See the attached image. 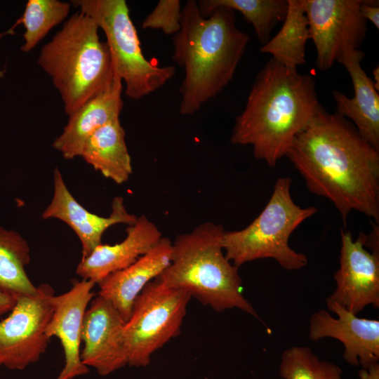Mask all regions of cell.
Instances as JSON below:
<instances>
[{
  "instance_id": "cell-13",
  "label": "cell",
  "mask_w": 379,
  "mask_h": 379,
  "mask_svg": "<svg viewBox=\"0 0 379 379\" xmlns=\"http://www.w3.org/2000/svg\"><path fill=\"white\" fill-rule=\"evenodd\" d=\"M126 321L107 299L98 295L91 301L82 324V362L107 376L128 365L123 338Z\"/></svg>"
},
{
  "instance_id": "cell-32",
  "label": "cell",
  "mask_w": 379,
  "mask_h": 379,
  "mask_svg": "<svg viewBox=\"0 0 379 379\" xmlns=\"http://www.w3.org/2000/svg\"><path fill=\"white\" fill-rule=\"evenodd\" d=\"M1 365H2V363H1V360L0 359V366H1Z\"/></svg>"
},
{
  "instance_id": "cell-10",
  "label": "cell",
  "mask_w": 379,
  "mask_h": 379,
  "mask_svg": "<svg viewBox=\"0 0 379 379\" xmlns=\"http://www.w3.org/2000/svg\"><path fill=\"white\" fill-rule=\"evenodd\" d=\"M363 0H303L310 39L317 51L316 65L330 69L345 51L359 49L367 32L361 14Z\"/></svg>"
},
{
  "instance_id": "cell-21",
  "label": "cell",
  "mask_w": 379,
  "mask_h": 379,
  "mask_svg": "<svg viewBox=\"0 0 379 379\" xmlns=\"http://www.w3.org/2000/svg\"><path fill=\"white\" fill-rule=\"evenodd\" d=\"M277 34L262 46L260 52L291 68L305 64V46L310 39L303 0H288V11Z\"/></svg>"
},
{
  "instance_id": "cell-4",
  "label": "cell",
  "mask_w": 379,
  "mask_h": 379,
  "mask_svg": "<svg viewBox=\"0 0 379 379\" xmlns=\"http://www.w3.org/2000/svg\"><path fill=\"white\" fill-rule=\"evenodd\" d=\"M222 225L204 222L172 241L168 267L156 279L165 286L188 293L216 312L237 308L259 318L243 294L238 268L225 257Z\"/></svg>"
},
{
  "instance_id": "cell-31",
  "label": "cell",
  "mask_w": 379,
  "mask_h": 379,
  "mask_svg": "<svg viewBox=\"0 0 379 379\" xmlns=\"http://www.w3.org/2000/svg\"><path fill=\"white\" fill-rule=\"evenodd\" d=\"M7 34L13 35V34H14V31L10 28L8 30H7V31H6L4 32H0V39H1L2 37H4V36H6ZM4 73H5L4 70H1L0 69V79L4 77Z\"/></svg>"
},
{
  "instance_id": "cell-18",
  "label": "cell",
  "mask_w": 379,
  "mask_h": 379,
  "mask_svg": "<svg viewBox=\"0 0 379 379\" xmlns=\"http://www.w3.org/2000/svg\"><path fill=\"white\" fill-rule=\"evenodd\" d=\"M127 235L120 243L100 244L87 257L81 258L76 270L82 278L97 284L107 275L134 263L151 250L162 238L157 225L146 216L138 217L128 227Z\"/></svg>"
},
{
  "instance_id": "cell-27",
  "label": "cell",
  "mask_w": 379,
  "mask_h": 379,
  "mask_svg": "<svg viewBox=\"0 0 379 379\" xmlns=\"http://www.w3.org/2000/svg\"><path fill=\"white\" fill-rule=\"evenodd\" d=\"M360 11L366 21H371L377 29L379 28L378 1L363 0Z\"/></svg>"
},
{
  "instance_id": "cell-29",
  "label": "cell",
  "mask_w": 379,
  "mask_h": 379,
  "mask_svg": "<svg viewBox=\"0 0 379 379\" xmlns=\"http://www.w3.org/2000/svg\"><path fill=\"white\" fill-rule=\"evenodd\" d=\"M358 379H379V363L371 365L367 369L361 368L358 373Z\"/></svg>"
},
{
  "instance_id": "cell-3",
  "label": "cell",
  "mask_w": 379,
  "mask_h": 379,
  "mask_svg": "<svg viewBox=\"0 0 379 379\" xmlns=\"http://www.w3.org/2000/svg\"><path fill=\"white\" fill-rule=\"evenodd\" d=\"M250 36L236 24V13L220 7L201 15L197 1L182 8L181 27L173 36V60L184 70L179 111L192 115L232 80Z\"/></svg>"
},
{
  "instance_id": "cell-23",
  "label": "cell",
  "mask_w": 379,
  "mask_h": 379,
  "mask_svg": "<svg viewBox=\"0 0 379 379\" xmlns=\"http://www.w3.org/2000/svg\"><path fill=\"white\" fill-rule=\"evenodd\" d=\"M197 4L205 18L220 7L240 13L262 45L270 40L274 27L284 20L288 11V0H200Z\"/></svg>"
},
{
  "instance_id": "cell-8",
  "label": "cell",
  "mask_w": 379,
  "mask_h": 379,
  "mask_svg": "<svg viewBox=\"0 0 379 379\" xmlns=\"http://www.w3.org/2000/svg\"><path fill=\"white\" fill-rule=\"evenodd\" d=\"M191 295L155 279L135 300L123 338L128 365L145 367L152 354L180 333Z\"/></svg>"
},
{
  "instance_id": "cell-30",
  "label": "cell",
  "mask_w": 379,
  "mask_h": 379,
  "mask_svg": "<svg viewBox=\"0 0 379 379\" xmlns=\"http://www.w3.org/2000/svg\"><path fill=\"white\" fill-rule=\"evenodd\" d=\"M373 78H374L373 83H374V85H375V87L376 90L378 91V88H378L379 87V78H378L379 69H378V66H377L373 69Z\"/></svg>"
},
{
  "instance_id": "cell-14",
  "label": "cell",
  "mask_w": 379,
  "mask_h": 379,
  "mask_svg": "<svg viewBox=\"0 0 379 379\" xmlns=\"http://www.w3.org/2000/svg\"><path fill=\"white\" fill-rule=\"evenodd\" d=\"M53 195L42 213L43 219L57 218L67 224L79 237L82 258L89 255L102 244L104 232L116 224L133 225L138 217L129 213L124 198L117 196L112 202V212L107 217L95 215L84 208L67 189L58 168L53 171Z\"/></svg>"
},
{
  "instance_id": "cell-9",
  "label": "cell",
  "mask_w": 379,
  "mask_h": 379,
  "mask_svg": "<svg viewBox=\"0 0 379 379\" xmlns=\"http://www.w3.org/2000/svg\"><path fill=\"white\" fill-rule=\"evenodd\" d=\"M54 290L48 284L30 295L16 299L9 315L0 321V359L11 370H22L39 360L51 338L47 328L53 314Z\"/></svg>"
},
{
  "instance_id": "cell-22",
  "label": "cell",
  "mask_w": 379,
  "mask_h": 379,
  "mask_svg": "<svg viewBox=\"0 0 379 379\" xmlns=\"http://www.w3.org/2000/svg\"><path fill=\"white\" fill-rule=\"evenodd\" d=\"M30 262V248L17 232L0 225V291L17 299L37 291L25 267Z\"/></svg>"
},
{
  "instance_id": "cell-6",
  "label": "cell",
  "mask_w": 379,
  "mask_h": 379,
  "mask_svg": "<svg viewBox=\"0 0 379 379\" xmlns=\"http://www.w3.org/2000/svg\"><path fill=\"white\" fill-rule=\"evenodd\" d=\"M291 185L290 177L278 178L260 215L242 230L225 232L223 251L234 265L239 267L264 258H272L282 268L291 271L307 265V256L291 248L288 239L302 222L317 212V208L297 205L291 195Z\"/></svg>"
},
{
  "instance_id": "cell-1",
  "label": "cell",
  "mask_w": 379,
  "mask_h": 379,
  "mask_svg": "<svg viewBox=\"0 0 379 379\" xmlns=\"http://www.w3.org/2000/svg\"><path fill=\"white\" fill-rule=\"evenodd\" d=\"M312 193L331 201L345 225L354 210L379 222V149L352 123L320 104L286 156Z\"/></svg>"
},
{
  "instance_id": "cell-24",
  "label": "cell",
  "mask_w": 379,
  "mask_h": 379,
  "mask_svg": "<svg viewBox=\"0 0 379 379\" xmlns=\"http://www.w3.org/2000/svg\"><path fill=\"white\" fill-rule=\"evenodd\" d=\"M70 4L59 0H29L22 15L11 27L22 24L24 43L20 50L29 52L69 15Z\"/></svg>"
},
{
  "instance_id": "cell-20",
  "label": "cell",
  "mask_w": 379,
  "mask_h": 379,
  "mask_svg": "<svg viewBox=\"0 0 379 379\" xmlns=\"http://www.w3.org/2000/svg\"><path fill=\"white\" fill-rule=\"evenodd\" d=\"M80 157L115 183L126 182L133 170L119 118L97 129L85 142Z\"/></svg>"
},
{
  "instance_id": "cell-2",
  "label": "cell",
  "mask_w": 379,
  "mask_h": 379,
  "mask_svg": "<svg viewBox=\"0 0 379 379\" xmlns=\"http://www.w3.org/2000/svg\"><path fill=\"white\" fill-rule=\"evenodd\" d=\"M319 105L312 77L272 58L258 72L236 117L231 142L251 145L255 158L274 167Z\"/></svg>"
},
{
  "instance_id": "cell-12",
  "label": "cell",
  "mask_w": 379,
  "mask_h": 379,
  "mask_svg": "<svg viewBox=\"0 0 379 379\" xmlns=\"http://www.w3.org/2000/svg\"><path fill=\"white\" fill-rule=\"evenodd\" d=\"M328 311L321 310L312 314L309 322V338L317 341L324 338H335L344 346L343 357L352 366L367 369L379 361V321L357 317L330 298Z\"/></svg>"
},
{
  "instance_id": "cell-11",
  "label": "cell",
  "mask_w": 379,
  "mask_h": 379,
  "mask_svg": "<svg viewBox=\"0 0 379 379\" xmlns=\"http://www.w3.org/2000/svg\"><path fill=\"white\" fill-rule=\"evenodd\" d=\"M340 267L335 289L328 298L357 314L368 305L379 307V254L368 251L361 239L340 230Z\"/></svg>"
},
{
  "instance_id": "cell-25",
  "label": "cell",
  "mask_w": 379,
  "mask_h": 379,
  "mask_svg": "<svg viewBox=\"0 0 379 379\" xmlns=\"http://www.w3.org/2000/svg\"><path fill=\"white\" fill-rule=\"evenodd\" d=\"M336 364L320 359L306 346H293L281 356L279 375L284 379H343Z\"/></svg>"
},
{
  "instance_id": "cell-17",
  "label": "cell",
  "mask_w": 379,
  "mask_h": 379,
  "mask_svg": "<svg viewBox=\"0 0 379 379\" xmlns=\"http://www.w3.org/2000/svg\"><path fill=\"white\" fill-rule=\"evenodd\" d=\"M172 241L162 237L159 243L130 266L113 272L97 284L98 295L109 300L125 321L130 318L138 295L170 265Z\"/></svg>"
},
{
  "instance_id": "cell-16",
  "label": "cell",
  "mask_w": 379,
  "mask_h": 379,
  "mask_svg": "<svg viewBox=\"0 0 379 379\" xmlns=\"http://www.w3.org/2000/svg\"><path fill=\"white\" fill-rule=\"evenodd\" d=\"M364 53L360 49L344 51L337 61L347 69L352 79L354 95L349 98L333 91L336 112L350 121L360 135L379 149V95L373 80L363 69Z\"/></svg>"
},
{
  "instance_id": "cell-7",
  "label": "cell",
  "mask_w": 379,
  "mask_h": 379,
  "mask_svg": "<svg viewBox=\"0 0 379 379\" xmlns=\"http://www.w3.org/2000/svg\"><path fill=\"white\" fill-rule=\"evenodd\" d=\"M106 36L115 75L125 83V94L139 100L164 86L175 74L172 65L160 67L142 53L137 30L124 0H72Z\"/></svg>"
},
{
  "instance_id": "cell-26",
  "label": "cell",
  "mask_w": 379,
  "mask_h": 379,
  "mask_svg": "<svg viewBox=\"0 0 379 379\" xmlns=\"http://www.w3.org/2000/svg\"><path fill=\"white\" fill-rule=\"evenodd\" d=\"M182 6L179 0H160L142 22L143 29H159L175 35L180 29Z\"/></svg>"
},
{
  "instance_id": "cell-5",
  "label": "cell",
  "mask_w": 379,
  "mask_h": 379,
  "mask_svg": "<svg viewBox=\"0 0 379 379\" xmlns=\"http://www.w3.org/2000/svg\"><path fill=\"white\" fill-rule=\"evenodd\" d=\"M98 30L96 22L79 11L41 49L38 64L51 78L68 116L115 80L108 46Z\"/></svg>"
},
{
  "instance_id": "cell-15",
  "label": "cell",
  "mask_w": 379,
  "mask_h": 379,
  "mask_svg": "<svg viewBox=\"0 0 379 379\" xmlns=\"http://www.w3.org/2000/svg\"><path fill=\"white\" fill-rule=\"evenodd\" d=\"M95 285L92 281L82 279L68 291L52 298L53 314L47 334L59 339L65 357L64 367L56 379H74L89 372L81 359L80 344L83 320L94 295Z\"/></svg>"
},
{
  "instance_id": "cell-19",
  "label": "cell",
  "mask_w": 379,
  "mask_h": 379,
  "mask_svg": "<svg viewBox=\"0 0 379 379\" xmlns=\"http://www.w3.org/2000/svg\"><path fill=\"white\" fill-rule=\"evenodd\" d=\"M122 81L115 75L112 87L91 98L69 116L53 147L66 159L80 157L87 139L99 128L119 118L124 101Z\"/></svg>"
},
{
  "instance_id": "cell-28",
  "label": "cell",
  "mask_w": 379,
  "mask_h": 379,
  "mask_svg": "<svg viewBox=\"0 0 379 379\" xmlns=\"http://www.w3.org/2000/svg\"><path fill=\"white\" fill-rule=\"evenodd\" d=\"M16 299L13 296L0 291V316L9 312L13 307Z\"/></svg>"
}]
</instances>
